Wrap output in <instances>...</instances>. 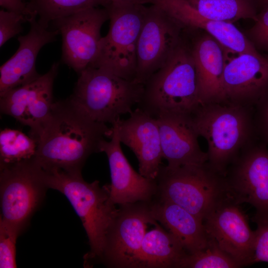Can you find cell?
<instances>
[{
	"mask_svg": "<svg viewBox=\"0 0 268 268\" xmlns=\"http://www.w3.org/2000/svg\"><path fill=\"white\" fill-rule=\"evenodd\" d=\"M256 107V118L254 122L257 130L268 143V88L255 104Z\"/></svg>",
	"mask_w": 268,
	"mask_h": 268,
	"instance_id": "cell-31",
	"label": "cell"
},
{
	"mask_svg": "<svg viewBox=\"0 0 268 268\" xmlns=\"http://www.w3.org/2000/svg\"><path fill=\"white\" fill-rule=\"evenodd\" d=\"M241 265L222 250L211 237L204 249L186 253L178 261L176 268H235Z\"/></svg>",
	"mask_w": 268,
	"mask_h": 268,
	"instance_id": "cell-27",
	"label": "cell"
},
{
	"mask_svg": "<svg viewBox=\"0 0 268 268\" xmlns=\"http://www.w3.org/2000/svg\"><path fill=\"white\" fill-rule=\"evenodd\" d=\"M186 0L203 16L229 23L242 19H251L255 21L259 8L257 0Z\"/></svg>",
	"mask_w": 268,
	"mask_h": 268,
	"instance_id": "cell-24",
	"label": "cell"
},
{
	"mask_svg": "<svg viewBox=\"0 0 268 268\" xmlns=\"http://www.w3.org/2000/svg\"><path fill=\"white\" fill-rule=\"evenodd\" d=\"M257 1L259 7H261L262 9L268 6V0H257Z\"/></svg>",
	"mask_w": 268,
	"mask_h": 268,
	"instance_id": "cell-35",
	"label": "cell"
},
{
	"mask_svg": "<svg viewBox=\"0 0 268 268\" xmlns=\"http://www.w3.org/2000/svg\"><path fill=\"white\" fill-rule=\"evenodd\" d=\"M267 46H268V41H267Z\"/></svg>",
	"mask_w": 268,
	"mask_h": 268,
	"instance_id": "cell-36",
	"label": "cell"
},
{
	"mask_svg": "<svg viewBox=\"0 0 268 268\" xmlns=\"http://www.w3.org/2000/svg\"><path fill=\"white\" fill-rule=\"evenodd\" d=\"M158 199L149 202L152 217L178 239L186 253L207 246L210 237L201 219L174 203Z\"/></svg>",
	"mask_w": 268,
	"mask_h": 268,
	"instance_id": "cell-22",
	"label": "cell"
},
{
	"mask_svg": "<svg viewBox=\"0 0 268 268\" xmlns=\"http://www.w3.org/2000/svg\"><path fill=\"white\" fill-rule=\"evenodd\" d=\"M59 64L54 63L48 72L35 80L0 96V110L30 128L36 141L51 115L54 100L53 85Z\"/></svg>",
	"mask_w": 268,
	"mask_h": 268,
	"instance_id": "cell-13",
	"label": "cell"
},
{
	"mask_svg": "<svg viewBox=\"0 0 268 268\" xmlns=\"http://www.w3.org/2000/svg\"><path fill=\"white\" fill-rule=\"evenodd\" d=\"M253 255L251 264L258 262L268 263V219L256 221Z\"/></svg>",
	"mask_w": 268,
	"mask_h": 268,
	"instance_id": "cell-30",
	"label": "cell"
},
{
	"mask_svg": "<svg viewBox=\"0 0 268 268\" xmlns=\"http://www.w3.org/2000/svg\"><path fill=\"white\" fill-rule=\"evenodd\" d=\"M118 120L112 124L110 140L103 139L99 145V152H104L108 160L111 179L108 185L110 199L119 205L150 201L157 194L156 180L136 172L127 160L121 146Z\"/></svg>",
	"mask_w": 268,
	"mask_h": 268,
	"instance_id": "cell-15",
	"label": "cell"
},
{
	"mask_svg": "<svg viewBox=\"0 0 268 268\" xmlns=\"http://www.w3.org/2000/svg\"><path fill=\"white\" fill-rule=\"evenodd\" d=\"M43 171L48 188L64 195L82 222L90 246L84 256V265L101 261L108 232L119 210L110 199L108 186L101 187L97 180L87 182L81 173Z\"/></svg>",
	"mask_w": 268,
	"mask_h": 268,
	"instance_id": "cell-3",
	"label": "cell"
},
{
	"mask_svg": "<svg viewBox=\"0 0 268 268\" xmlns=\"http://www.w3.org/2000/svg\"><path fill=\"white\" fill-rule=\"evenodd\" d=\"M110 2H117L122 3L143 4L150 3L155 4L157 0H107Z\"/></svg>",
	"mask_w": 268,
	"mask_h": 268,
	"instance_id": "cell-34",
	"label": "cell"
},
{
	"mask_svg": "<svg viewBox=\"0 0 268 268\" xmlns=\"http://www.w3.org/2000/svg\"><path fill=\"white\" fill-rule=\"evenodd\" d=\"M155 4L161 7L183 26L206 31L227 51L237 54L259 53L232 23L204 17L186 0H157Z\"/></svg>",
	"mask_w": 268,
	"mask_h": 268,
	"instance_id": "cell-20",
	"label": "cell"
},
{
	"mask_svg": "<svg viewBox=\"0 0 268 268\" xmlns=\"http://www.w3.org/2000/svg\"><path fill=\"white\" fill-rule=\"evenodd\" d=\"M27 2L38 19L48 24L88 8L105 7L110 3L107 0H29Z\"/></svg>",
	"mask_w": 268,
	"mask_h": 268,
	"instance_id": "cell-26",
	"label": "cell"
},
{
	"mask_svg": "<svg viewBox=\"0 0 268 268\" xmlns=\"http://www.w3.org/2000/svg\"><path fill=\"white\" fill-rule=\"evenodd\" d=\"M239 204L227 194L203 222L208 236L242 267L251 263L255 231L251 229Z\"/></svg>",
	"mask_w": 268,
	"mask_h": 268,
	"instance_id": "cell-14",
	"label": "cell"
},
{
	"mask_svg": "<svg viewBox=\"0 0 268 268\" xmlns=\"http://www.w3.org/2000/svg\"><path fill=\"white\" fill-rule=\"evenodd\" d=\"M251 108L227 101L200 104L191 115L199 136L207 143V163L225 176L240 152L253 141Z\"/></svg>",
	"mask_w": 268,
	"mask_h": 268,
	"instance_id": "cell-2",
	"label": "cell"
},
{
	"mask_svg": "<svg viewBox=\"0 0 268 268\" xmlns=\"http://www.w3.org/2000/svg\"><path fill=\"white\" fill-rule=\"evenodd\" d=\"M105 8L110 20L109 31L102 37L96 58L89 67L102 68L134 81L137 41L147 7L110 2Z\"/></svg>",
	"mask_w": 268,
	"mask_h": 268,
	"instance_id": "cell-7",
	"label": "cell"
},
{
	"mask_svg": "<svg viewBox=\"0 0 268 268\" xmlns=\"http://www.w3.org/2000/svg\"><path fill=\"white\" fill-rule=\"evenodd\" d=\"M28 22L23 15L3 9L0 10V47L23 30L22 23Z\"/></svg>",
	"mask_w": 268,
	"mask_h": 268,
	"instance_id": "cell-29",
	"label": "cell"
},
{
	"mask_svg": "<svg viewBox=\"0 0 268 268\" xmlns=\"http://www.w3.org/2000/svg\"><path fill=\"white\" fill-rule=\"evenodd\" d=\"M78 75L69 99L94 121L113 124L141 99L144 85L106 70L88 67Z\"/></svg>",
	"mask_w": 268,
	"mask_h": 268,
	"instance_id": "cell-5",
	"label": "cell"
},
{
	"mask_svg": "<svg viewBox=\"0 0 268 268\" xmlns=\"http://www.w3.org/2000/svg\"><path fill=\"white\" fill-rule=\"evenodd\" d=\"M112 132L111 127L90 119L69 98L55 101L33 159L44 171L81 173L87 159L99 152L101 142Z\"/></svg>",
	"mask_w": 268,
	"mask_h": 268,
	"instance_id": "cell-1",
	"label": "cell"
},
{
	"mask_svg": "<svg viewBox=\"0 0 268 268\" xmlns=\"http://www.w3.org/2000/svg\"><path fill=\"white\" fill-rule=\"evenodd\" d=\"M28 33L20 36L15 53L0 68V96L10 90L25 85L40 76L36 69V60L41 49L55 41L58 30L48 29L49 24L37 17L30 22Z\"/></svg>",
	"mask_w": 268,
	"mask_h": 268,
	"instance_id": "cell-18",
	"label": "cell"
},
{
	"mask_svg": "<svg viewBox=\"0 0 268 268\" xmlns=\"http://www.w3.org/2000/svg\"><path fill=\"white\" fill-rule=\"evenodd\" d=\"M183 26L159 5L147 7L136 49V72L134 81L144 85L166 63L182 43Z\"/></svg>",
	"mask_w": 268,
	"mask_h": 268,
	"instance_id": "cell-9",
	"label": "cell"
},
{
	"mask_svg": "<svg viewBox=\"0 0 268 268\" xmlns=\"http://www.w3.org/2000/svg\"><path fill=\"white\" fill-rule=\"evenodd\" d=\"M155 180L158 198L180 206L202 221L228 194L225 176L207 162L176 168L161 166Z\"/></svg>",
	"mask_w": 268,
	"mask_h": 268,
	"instance_id": "cell-6",
	"label": "cell"
},
{
	"mask_svg": "<svg viewBox=\"0 0 268 268\" xmlns=\"http://www.w3.org/2000/svg\"><path fill=\"white\" fill-rule=\"evenodd\" d=\"M156 118L163 157L167 161L168 168L207 162V153L201 148L191 115L165 113Z\"/></svg>",
	"mask_w": 268,
	"mask_h": 268,
	"instance_id": "cell-19",
	"label": "cell"
},
{
	"mask_svg": "<svg viewBox=\"0 0 268 268\" xmlns=\"http://www.w3.org/2000/svg\"><path fill=\"white\" fill-rule=\"evenodd\" d=\"M149 202L120 205L108 232L101 261L110 268H136L147 225L155 222Z\"/></svg>",
	"mask_w": 268,
	"mask_h": 268,
	"instance_id": "cell-10",
	"label": "cell"
},
{
	"mask_svg": "<svg viewBox=\"0 0 268 268\" xmlns=\"http://www.w3.org/2000/svg\"><path fill=\"white\" fill-rule=\"evenodd\" d=\"M37 141L22 132L4 129L0 133V167L30 160L35 155Z\"/></svg>",
	"mask_w": 268,
	"mask_h": 268,
	"instance_id": "cell-25",
	"label": "cell"
},
{
	"mask_svg": "<svg viewBox=\"0 0 268 268\" xmlns=\"http://www.w3.org/2000/svg\"><path fill=\"white\" fill-rule=\"evenodd\" d=\"M251 31L253 37L258 44L267 46L268 40V6L262 9L258 14Z\"/></svg>",
	"mask_w": 268,
	"mask_h": 268,
	"instance_id": "cell-32",
	"label": "cell"
},
{
	"mask_svg": "<svg viewBox=\"0 0 268 268\" xmlns=\"http://www.w3.org/2000/svg\"><path fill=\"white\" fill-rule=\"evenodd\" d=\"M140 109L156 118L165 113L192 115L201 104L191 49L182 43L144 84Z\"/></svg>",
	"mask_w": 268,
	"mask_h": 268,
	"instance_id": "cell-4",
	"label": "cell"
},
{
	"mask_svg": "<svg viewBox=\"0 0 268 268\" xmlns=\"http://www.w3.org/2000/svg\"><path fill=\"white\" fill-rule=\"evenodd\" d=\"M147 231L138 253L136 268H170L186 252L178 239L156 221Z\"/></svg>",
	"mask_w": 268,
	"mask_h": 268,
	"instance_id": "cell-23",
	"label": "cell"
},
{
	"mask_svg": "<svg viewBox=\"0 0 268 268\" xmlns=\"http://www.w3.org/2000/svg\"><path fill=\"white\" fill-rule=\"evenodd\" d=\"M224 48L213 38L204 36L191 49L201 104L224 101L223 76L226 63Z\"/></svg>",
	"mask_w": 268,
	"mask_h": 268,
	"instance_id": "cell-21",
	"label": "cell"
},
{
	"mask_svg": "<svg viewBox=\"0 0 268 268\" xmlns=\"http://www.w3.org/2000/svg\"><path fill=\"white\" fill-rule=\"evenodd\" d=\"M48 189L43 170L33 158L0 167V220L20 234L43 202Z\"/></svg>",
	"mask_w": 268,
	"mask_h": 268,
	"instance_id": "cell-8",
	"label": "cell"
},
{
	"mask_svg": "<svg viewBox=\"0 0 268 268\" xmlns=\"http://www.w3.org/2000/svg\"><path fill=\"white\" fill-rule=\"evenodd\" d=\"M225 178L228 195L255 208L256 221L268 219V148L253 141L229 166Z\"/></svg>",
	"mask_w": 268,
	"mask_h": 268,
	"instance_id": "cell-11",
	"label": "cell"
},
{
	"mask_svg": "<svg viewBox=\"0 0 268 268\" xmlns=\"http://www.w3.org/2000/svg\"><path fill=\"white\" fill-rule=\"evenodd\" d=\"M0 5L6 10L24 16L30 22L37 17V14L30 8L27 2L23 0H0Z\"/></svg>",
	"mask_w": 268,
	"mask_h": 268,
	"instance_id": "cell-33",
	"label": "cell"
},
{
	"mask_svg": "<svg viewBox=\"0 0 268 268\" xmlns=\"http://www.w3.org/2000/svg\"><path fill=\"white\" fill-rule=\"evenodd\" d=\"M20 235L15 229L0 220V268L16 267L15 243Z\"/></svg>",
	"mask_w": 268,
	"mask_h": 268,
	"instance_id": "cell-28",
	"label": "cell"
},
{
	"mask_svg": "<svg viewBox=\"0 0 268 268\" xmlns=\"http://www.w3.org/2000/svg\"><path fill=\"white\" fill-rule=\"evenodd\" d=\"M268 88V58L259 53H244L226 61L224 101L251 107Z\"/></svg>",
	"mask_w": 268,
	"mask_h": 268,
	"instance_id": "cell-17",
	"label": "cell"
},
{
	"mask_svg": "<svg viewBox=\"0 0 268 268\" xmlns=\"http://www.w3.org/2000/svg\"><path fill=\"white\" fill-rule=\"evenodd\" d=\"M121 143L128 146L139 163V173L155 180L163 158L159 126L156 118L137 108L126 120H118Z\"/></svg>",
	"mask_w": 268,
	"mask_h": 268,
	"instance_id": "cell-16",
	"label": "cell"
},
{
	"mask_svg": "<svg viewBox=\"0 0 268 268\" xmlns=\"http://www.w3.org/2000/svg\"><path fill=\"white\" fill-rule=\"evenodd\" d=\"M108 19L105 7H95L52 21L62 38V61L78 74L95 60L101 28Z\"/></svg>",
	"mask_w": 268,
	"mask_h": 268,
	"instance_id": "cell-12",
	"label": "cell"
}]
</instances>
